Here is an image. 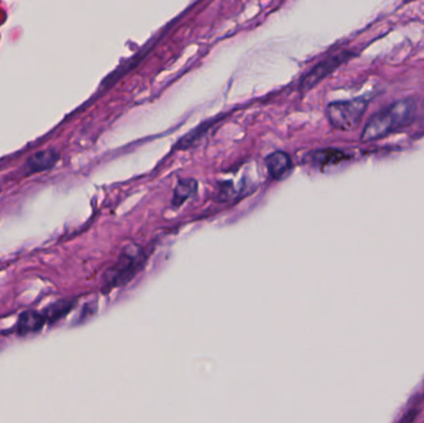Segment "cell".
Segmentation results:
<instances>
[{
    "label": "cell",
    "instance_id": "9c48e42d",
    "mask_svg": "<svg viewBox=\"0 0 424 423\" xmlns=\"http://www.w3.org/2000/svg\"><path fill=\"white\" fill-rule=\"evenodd\" d=\"M197 183L192 179L187 180H180L177 187L175 189V196H174V205L179 206L184 201H187V198L192 196V194L197 191Z\"/></svg>",
    "mask_w": 424,
    "mask_h": 423
},
{
    "label": "cell",
    "instance_id": "52a82bcc",
    "mask_svg": "<svg viewBox=\"0 0 424 423\" xmlns=\"http://www.w3.org/2000/svg\"><path fill=\"white\" fill-rule=\"evenodd\" d=\"M45 324H46V319L44 317V314L39 313L37 310H25L19 317L16 330L20 336L37 334L39 332H42Z\"/></svg>",
    "mask_w": 424,
    "mask_h": 423
},
{
    "label": "cell",
    "instance_id": "277c9868",
    "mask_svg": "<svg viewBox=\"0 0 424 423\" xmlns=\"http://www.w3.org/2000/svg\"><path fill=\"white\" fill-rule=\"evenodd\" d=\"M142 263V253L137 247H130V252L125 251L122 253V256L119 258L118 263L107 272V284L111 287L116 286H122L125 282H128L130 278L135 276L137 268Z\"/></svg>",
    "mask_w": 424,
    "mask_h": 423
},
{
    "label": "cell",
    "instance_id": "5b68a950",
    "mask_svg": "<svg viewBox=\"0 0 424 423\" xmlns=\"http://www.w3.org/2000/svg\"><path fill=\"white\" fill-rule=\"evenodd\" d=\"M60 154L55 149H45L42 152H37L26 160L24 165L26 175H32L35 172H45L51 168L55 167V164L58 162Z\"/></svg>",
    "mask_w": 424,
    "mask_h": 423
},
{
    "label": "cell",
    "instance_id": "6da1fadb",
    "mask_svg": "<svg viewBox=\"0 0 424 423\" xmlns=\"http://www.w3.org/2000/svg\"><path fill=\"white\" fill-rule=\"evenodd\" d=\"M416 115V103L412 99H404L381 111L368 120L362 132V141H373L388 136L409 125Z\"/></svg>",
    "mask_w": 424,
    "mask_h": 423
},
{
    "label": "cell",
    "instance_id": "3957f363",
    "mask_svg": "<svg viewBox=\"0 0 424 423\" xmlns=\"http://www.w3.org/2000/svg\"><path fill=\"white\" fill-rule=\"evenodd\" d=\"M354 56L350 51H339L332 53L329 58L323 60L320 63L311 68L309 72L306 73L300 80L299 89L301 92H308L320 84L323 80L334 72L337 68L347 63Z\"/></svg>",
    "mask_w": 424,
    "mask_h": 423
},
{
    "label": "cell",
    "instance_id": "7a4b0ae2",
    "mask_svg": "<svg viewBox=\"0 0 424 423\" xmlns=\"http://www.w3.org/2000/svg\"><path fill=\"white\" fill-rule=\"evenodd\" d=\"M368 106L366 99L332 102L326 107V117L334 128L344 132L354 131L360 125Z\"/></svg>",
    "mask_w": 424,
    "mask_h": 423
},
{
    "label": "cell",
    "instance_id": "8992f818",
    "mask_svg": "<svg viewBox=\"0 0 424 423\" xmlns=\"http://www.w3.org/2000/svg\"><path fill=\"white\" fill-rule=\"evenodd\" d=\"M266 165L269 175L275 180H283L289 175L293 169V163L289 156L285 152H275L266 159Z\"/></svg>",
    "mask_w": 424,
    "mask_h": 423
},
{
    "label": "cell",
    "instance_id": "30bf717a",
    "mask_svg": "<svg viewBox=\"0 0 424 423\" xmlns=\"http://www.w3.org/2000/svg\"><path fill=\"white\" fill-rule=\"evenodd\" d=\"M345 158L347 156L337 149H324V151H319L314 154L316 162L321 165L337 164V163L342 162V159H345Z\"/></svg>",
    "mask_w": 424,
    "mask_h": 423
},
{
    "label": "cell",
    "instance_id": "ba28073f",
    "mask_svg": "<svg viewBox=\"0 0 424 423\" xmlns=\"http://www.w3.org/2000/svg\"><path fill=\"white\" fill-rule=\"evenodd\" d=\"M75 304H76L75 299H61L55 303L50 304L49 307L42 310V313L46 319V323L55 324L56 322L65 318L73 310Z\"/></svg>",
    "mask_w": 424,
    "mask_h": 423
},
{
    "label": "cell",
    "instance_id": "8fae6325",
    "mask_svg": "<svg viewBox=\"0 0 424 423\" xmlns=\"http://www.w3.org/2000/svg\"><path fill=\"white\" fill-rule=\"evenodd\" d=\"M0 191H1V190H0Z\"/></svg>",
    "mask_w": 424,
    "mask_h": 423
}]
</instances>
